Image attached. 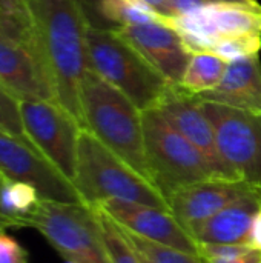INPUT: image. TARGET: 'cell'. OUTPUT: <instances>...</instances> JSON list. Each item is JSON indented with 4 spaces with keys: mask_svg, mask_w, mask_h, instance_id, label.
I'll return each mask as SVG.
<instances>
[{
    "mask_svg": "<svg viewBox=\"0 0 261 263\" xmlns=\"http://www.w3.org/2000/svg\"><path fill=\"white\" fill-rule=\"evenodd\" d=\"M34 40L52 79L57 102L85 128L82 83L89 71L88 20L77 0H26Z\"/></svg>",
    "mask_w": 261,
    "mask_h": 263,
    "instance_id": "1",
    "label": "cell"
},
{
    "mask_svg": "<svg viewBox=\"0 0 261 263\" xmlns=\"http://www.w3.org/2000/svg\"><path fill=\"white\" fill-rule=\"evenodd\" d=\"M80 99L85 129L151 180L145 151L143 111L92 69L83 79Z\"/></svg>",
    "mask_w": 261,
    "mask_h": 263,
    "instance_id": "2",
    "label": "cell"
},
{
    "mask_svg": "<svg viewBox=\"0 0 261 263\" xmlns=\"http://www.w3.org/2000/svg\"><path fill=\"white\" fill-rule=\"evenodd\" d=\"M72 183L85 205L91 208L114 199L169 211L168 200L158 188L108 149L88 129L80 134Z\"/></svg>",
    "mask_w": 261,
    "mask_h": 263,
    "instance_id": "3",
    "label": "cell"
},
{
    "mask_svg": "<svg viewBox=\"0 0 261 263\" xmlns=\"http://www.w3.org/2000/svg\"><path fill=\"white\" fill-rule=\"evenodd\" d=\"M89 69L131 99L138 109L157 108L172 83L154 69L112 28L88 26Z\"/></svg>",
    "mask_w": 261,
    "mask_h": 263,
    "instance_id": "4",
    "label": "cell"
},
{
    "mask_svg": "<svg viewBox=\"0 0 261 263\" xmlns=\"http://www.w3.org/2000/svg\"><path fill=\"white\" fill-rule=\"evenodd\" d=\"M143 133L151 180L166 200L180 188L217 177L206 157L157 108L143 111Z\"/></svg>",
    "mask_w": 261,
    "mask_h": 263,
    "instance_id": "5",
    "label": "cell"
},
{
    "mask_svg": "<svg viewBox=\"0 0 261 263\" xmlns=\"http://www.w3.org/2000/svg\"><path fill=\"white\" fill-rule=\"evenodd\" d=\"M26 222L68 263H109L97 214L88 205L40 200Z\"/></svg>",
    "mask_w": 261,
    "mask_h": 263,
    "instance_id": "6",
    "label": "cell"
},
{
    "mask_svg": "<svg viewBox=\"0 0 261 263\" xmlns=\"http://www.w3.org/2000/svg\"><path fill=\"white\" fill-rule=\"evenodd\" d=\"M228 166L240 180L261 188V112L202 100Z\"/></svg>",
    "mask_w": 261,
    "mask_h": 263,
    "instance_id": "7",
    "label": "cell"
},
{
    "mask_svg": "<svg viewBox=\"0 0 261 263\" xmlns=\"http://www.w3.org/2000/svg\"><path fill=\"white\" fill-rule=\"evenodd\" d=\"M20 116L29 142L72 182L85 129L80 122L57 100H20Z\"/></svg>",
    "mask_w": 261,
    "mask_h": 263,
    "instance_id": "8",
    "label": "cell"
},
{
    "mask_svg": "<svg viewBox=\"0 0 261 263\" xmlns=\"http://www.w3.org/2000/svg\"><path fill=\"white\" fill-rule=\"evenodd\" d=\"M0 173L6 180L34 186L42 200L85 205L74 183L28 139L3 131H0Z\"/></svg>",
    "mask_w": 261,
    "mask_h": 263,
    "instance_id": "9",
    "label": "cell"
},
{
    "mask_svg": "<svg viewBox=\"0 0 261 263\" xmlns=\"http://www.w3.org/2000/svg\"><path fill=\"white\" fill-rule=\"evenodd\" d=\"M197 51H211L212 45L229 35L261 34V9L243 5H206L188 15L166 20Z\"/></svg>",
    "mask_w": 261,
    "mask_h": 263,
    "instance_id": "10",
    "label": "cell"
},
{
    "mask_svg": "<svg viewBox=\"0 0 261 263\" xmlns=\"http://www.w3.org/2000/svg\"><path fill=\"white\" fill-rule=\"evenodd\" d=\"M157 109L186 140H189L206 157L218 179L240 180L222 157L214 128L205 114L197 94L186 91L180 85H172Z\"/></svg>",
    "mask_w": 261,
    "mask_h": 263,
    "instance_id": "11",
    "label": "cell"
},
{
    "mask_svg": "<svg viewBox=\"0 0 261 263\" xmlns=\"http://www.w3.org/2000/svg\"><path fill=\"white\" fill-rule=\"evenodd\" d=\"M0 86L20 100H57L45 60L34 42L0 37Z\"/></svg>",
    "mask_w": 261,
    "mask_h": 263,
    "instance_id": "12",
    "label": "cell"
},
{
    "mask_svg": "<svg viewBox=\"0 0 261 263\" xmlns=\"http://www.w3.org/2000/svg\"><path fill=\"white\" fill-rule=\"evenodd\" d=\"M112 29L172 85L182 83L194 51L175 28L158 22Z\"/></svg>",
    "mask_w": 261,
    "mask_h": 263,
    "instance_id": "13",
    "label": "cell"
},
{
    "mask_svg": "<svg viewBox=\"0 0 261 263\" xmlns=\"http://www.w3.org/2000/svg\"><path fill=\"white\" fill-rule=\"evenodd\" d=\"M94 208L102 210L115 223L143 239L198 254L197 242L166 210L114 199L102 202Z\"/></svg>",
    "mask_w": 261,
    "mask_h": 263,
    "instance_id": "14",
    "label": "cell"
},
{
    "mask_svg": "<svg viewBox=\"0 0 261 263\" xmlns=\"http://www.w3.org/2000/svg\"><path fill=\"white\" fill-rule=\"evenodd\" d=\"M257 186L243 180L208 179L177 190L168 197L174 219L189 231Z\"/></svg>",
    "mask_w": 261,
    "mask_h": 263,
    "instance_id": "15",
    "label": "cell"
},
{
    "mask_svg": "<svg viewBox=\"0 0 261 263\" xmlns=\"http://www.w3.org/2000/svg\"><path fill=\"white\" fill-rule=\"evenodd\" d=\"M197 96L202 100L261 112L260 52L231 60L222 82L214 89Z\"/></svg>",
    "mask_w": 261,
    "mask_h": 263,
    "instance_id": "16",
    "label": "cell"
},
{
    "mask_svg": "<svg viewBox=\"0 0 261 263\" xmlns=\"http://www.w3.org/2000/svg\"><path fill=\"white\" fill-rule=\"evenodd\" d=\"M260 206L261 188H254L188 233L195 242L246 245L254 216Z\"/></svg>",
    "mask_w": 261,
    "mask_h": 263,
    "instance_id": "17",
    "label": "cell"
},
{
    "mask_svg": "<svg viewBox=\"0 0 261 263\" xmlns=\"http://www.w3.org/2000/svg\"><path fill=\"white\" fill-rule=\"evenodd\" d=\"M228 63V60L211 51H197L192 54L180 86L192 94L211 91L222 82Z\"/></svg>",
    "mask_w": 261,
    "mask_h": 263,
    "instance_id": "18",
    "label": "cell"
},
{
    "mask_svg": "<svg viewBox=\"0 0 261 263\" xmlns=\"http://www.w3.org/2000/svg\"><path fill=\"white\" fill-rule=\"evenodd\" d=\"M100 14L108 28L146 25L158 22L166 23L165 17L134 0H102Z\"/></svg>",
    "mask_w": 261,
    "mask_h": 263,
    "instance_id": "19",
    "label": "cell"
},
{
    "mask_svg": "<svg viewBox=\"0 0 261 263\" xmlns=\"http://www.w3.org/2000/svg\"><path fill=\"white\" fill-rule=\"evenodd\" d=\"M92 210L97 214L102 240H103L109 263H142L140 256L126 240L120 227L102 210H97V208H92Z\"/></svg>",
    "mask_w": 261,
    "mask_h": 263,
    "instance_id": "20",
    "label": "cell"
},
{
    "mask_svg": "<svg viewBox=\"0 0 261 263\" xmlns=\"http://www.w3.org/2000/svg\"><path fill=\"white\" fill-rule=\"evenodd\" d=\"M120 230H122L123 236L126 237V240L131 243V247L138 254H142L143 257H146L152 263H205V260L198 254L186 253V251L175 250V248H171V247H166L162 243H155L152 240L143 239V237L125 230L123 227H120Z\"/></svg>",
    "mask_w": 261,
    "mask_h": 263,
    "instance_id": "21",
    "label": "cell"
},
{
    "mask_svg": "<svg viewBox=\"0 0 261 263\" xmlns=\"http://www.w3.org/2000/svg\"><path fill=\"white\" fill-rule=\"evenodd\" d=\"M261 49V34H240V35H229L217 40L211 52L223 57L225 60L231 62L245 55L258 54Z\"/></svg>",
    "mask_w": 261,
    "mask_h": 263,
    "instance_id": "22",
    "label": "cell"
},
{
    "mask_svg": "<svg viewBox=\"0 0 261 263\" xmlns=\"http://www.w3.org/2000/svg\"><path fill=\"white\" fill-rule=\"evenodd\" d=\"M0 131L15 137L28 139L20 116V102L2 86H0Z\"/></svg>",
    "mask_w": 261,
    "mask_h": 263,
    "instance_id": "23",
    "label": "cell"
},
{
    "mask_svg": "<svg viewBox=\"0 0 261 263\" xmlns=\"http://www.w3.org/2000/svg\"><path fill=\"white\" fill-rule=\"evenodd\" d=\"M197 250L202 259H232L252 251V248L248 245L208 243V242H197Z\"/></svg>",
    "mask_w": 261,
    "mask_h": 263,
    "instance_id": "24",
    "label": "cell"
},
{
    "mask_svg": "<svg viewBox=\"0 0 261 263\" xmlns=\"http://www.w3.org/2000/svg\"><path fill=\"white\" fill-rule=\"evenodd\" d=\"M0 263H29L28 251L5 231H0Z\"/></svg>",
    "mask_w": 261,
    "mask_h": 263,
    "instance_id": "25",
    "label": "cell"
},
{
    "mask_svg": "<svg viewBox=\"0 0 261 263\" xmlns=\"http://www.w3.org/2000/svg\"><path fill=\"white\" fill-rule=\"evenodd\" d=\"M0 37L23 40V42H34V34L31 28L3 14L2 11H0Z\"/></svg>",
    "mask_w": 261,
    "mask_h": 263,
    "instance_id": "26",
    "label": "cell"
},
{
    "mask_svg": "<svg viewBox=\"0 0 261 263\" xmlns=\"http://www.w3.org/2000/svg\"><path fill=\"white\" fill-rule=\"evenodd\" d=\"M0 11L32 29L31 14L26 0H0Z\"/></svg>",
    "mask_w": 261,
    "mask_h": 263,
    "instance_id": "27",
    "label": "cell"
},
{
    "mask_svg": "<svg viewBox=\"0 0 261 263\" xmlns=\"http://www.w3.org/2000/svg\"><path fill=\"white\" fill-rule=\"evenodd\" d=\"M77 3L80 5L86 20H88V25L89 26H94V28H108L105 20L102 18V14H100V5H102V0H77Z\"/></svg>",
    "mask_w": 261,
    "mask_h": 263,
    "instance_id": "28",
    "label": "cell"
},
{
    "mask_svg": "<svg viewBox=\"0 0 261 263\" xmlns=\"http://www.w3.org/2000/svg\"><path fill=\"white\" fill-rule=\"evenodd\" d=\"M169 5H171V12H172V17H182V15H188L209 3H206L205 0H169Z\"/></svg>",
    "mask_w": 261,
    "mask_h": 263,
    "instance_id": "29",
    "label": "cell"
},
{
    "mask_svg": "<svg viewBox=\"0 0 261 263\" xmlns=\"http://www.w3.org/2000/svg\"><path fill=\"white\" fill-rule=\"evenodd\" d=\"M246 245L251 247L255 251H261V206L257 211V214L254 216L249 234H248V240Z\"/></svg>",
    "mask_w": 261,
    "mask_h": 263,
    "instance_id": "30",
    "label": "cell"
},
{
    "mask_svg": "<svg viewBox=\"0 0 261 263\" xmlns=\"http://www.w3.org/2000/svg\"><path fill=\"white\" fill-rule=\"evenodd\" d=\"M205 263H261V251H249L243 256L232 259H203Z\"/></svg>",
    "mask_w": 261,
    "mask_h": 263,
    "instance_id": "31",
    "label": "cell"
},
{
    "mask_svg": "<svg viewBox=\"0 0 261 263\" xmlns=\"http://www.w3.org/2000/svg\"><path fill=\"white\" fill-rule=\"evenodd\" d=\"M152 11H155L157 14H160L162 17H165L166 20L172 17V12H171V5H169V0H134Z\"/></svg>",
    "mask_w": 261,
    "mask_h": 263,
    "instance_id": "32",
    "label": "cell"
},
{
    "mask_svg": "<svg viewBox=\"0 0 261 263\" xmlns=\"http://www.w3.org/2000/svg\"><path fill=\"white\" fill-rule=\"evenodd\" d=\"M6 182H8V180H6L5 176L0 173V231H5V230H8V228H20L18 222H15L12 217H9V216L5 213L3 205H2V191H3V188H5Z\"/></svg>",
    "mask_w": 261,
    "mask_h": 263,
    "instance_id": "33",
    "label": "cell"
},
{
    "mask_svg": "<svg viewBox=\"0 0 261 263\" xmlns=\"http://www.w3.org/2000/svg\"><path fill=\"white\" fill-rule=\"evenodd\" d=\"M205 2L209 5H243V6L261 9V5L257 0H205Z\"/></svg>",
    "mask_w": 261,
    "mask_h": 263,
    "instance_id": "34",
    "label": "cell"
}]
</instances>
